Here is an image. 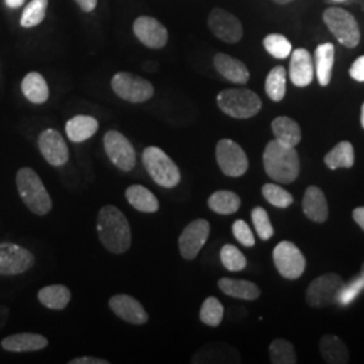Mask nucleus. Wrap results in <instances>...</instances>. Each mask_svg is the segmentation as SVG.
<instances>
[{
  "label": "nucleus",
  "instance_id": "obj_3",
  "mask_svg": "<svg viewBox=\"0 0 364 364\" xmlns=\"http://www.w3.org/2000/svg\"><path fill=\"white\" fill-rule=\"evenodd\" d=\"M16 186L27 208L38 216L52 210V198L38 174L30 168H22L16 174Z\"/></svg>",
  "mask_w": 364,
  "mask_h": 364
},
{
  "label": "nucleus",
  "instance_id": "obj_22",
  "mask_svg": "<svg viewBox=\"0 0 364 364\" xmlns=\"http://www.w3.org/2000/svg\"><path fill=\"white\" fill-rule=\"evenodd\" d=\"M335 63V46L333 43H321L314 53V69L318 84L321 87L329 85L332 80V70Z\"/></svg>",
  "mask_w": 364,
  "mask_h": 364
},
{
  "label": "nucleus",
  "instance_id": "obj_18",
  "mask_svg": "<svg viewBox=\"0 0 364 364\" xmlns=\"http://www.w3.org/2000/svg\"><path fill=\"white\" fill-rule=\"evenodd\" d=\"M290 68H289V76L291 82L299 87L305 88L312 84L314 77V64L312 57L308 50L297 49L290 54Z\"/></svg>",
  "mask_w": 364,
  "mask_h": 364
},
{
  "label": "nucleus",
  "instance_id": "obj_4",
  "mask_svg": "<svg viewBox=\"0 0 364 364\" xmlns=\"http://www.w3.org/2000/svg\"><path fill=\"white\" fill-rule=\"evenodd\" d=\"M144 168L153 181L162 188L171 189L181 181V173L174 161L164 150L156 146H149L142 154Z\"/></svg>",
  "mask_w": 364,
  "mask_h": 364
},
{
  "label": "nucleus",
  "instance_id": "obj_1",
  "mask_svg": "<svg viewBox=\"0 0 364 364\" xmlns=\"http://www.w3.org/2000/svg\"><path fill=\"white\" fill-rule=\"evenodd\" d=\"M97 234L102 245L109 252L123 254L131 246V228L129 220L120 209L105 205L97 215Z\"/></svg>",
  "mask_w": 364,
  "mask_h": 364
},
{
  "label": "nucleus",
  "instance_id": "obj_6",
  "mask_svg": "<svg viewBox=\"0 0 364 364\" xmlns=\"http://www.w3.org/2000/svg\"><path fill=\"white\" fill-rule=\"evenodd\" d=\"M323 18L329 31L343 46L353 49L359 45L360 28L352 14L338 7H331L324 11Z\"/></svg>",
  "mask_w": 364,
  "mask_h": 364
},
{
  "label": "nucleus",
  "instance_id": "obj_19",
  "mask_svg": "<svg viewBox=\"0 0 364 364\" xmlns=\"http://www.w3.org/2000/svg\"><path fill=\"white\" fill-rule=\"evenodd\" d=\"M302 209L305 216L314 223H326L329 216L326 195L320 188L314 185H311L305 191L302 198Z\"/></svg>",
  "mask_w": 364,
  "mask_h": 364
},
{
  "label": "nucleus",
  "instance_id": "obj_31",
  "mask_svg": "<svg viewBox=\"0 0 364 364\" xmlns=\"http://www.w3.org/2000/svg\"><path fill=\"white\" fill-rule=\"evenodd\" d=\"M240 197L231 191H218L208 198L210 210L219 215H232L240 208Z\"/></svg>",
  "mask_w": 364,
  "mask_h": 364
},
{
  "label": "nucleus",
  "instance_id": "obj_5",
  "mask_svg": "<svg viewBox=\"0 0 364 364\" xmlns=\"http://www.w3.org/2000/svg\"><path fill=\"white\" fill-rule=\"evenodd\" d=\"M218 105L224 114L235 119L255 117L262 108V100L257 93L246 88L224 90L218 95Z\"/></svg>",
  "mask_w": 364,
  "mask_h": 364
},
{
  "label": "nucleus",
  "instance_id": "obj_12",
  "mask_svg": "<svg viewBox=\"0 0 364 364\" xmlns=\"http://www.w3.org/2000/svg\"><path fill=\"white\" fill-rule=\"evenodd\" d=\"M210 234V224L204 219H197L189 223L182 231L178 239V247L182 258L186 260L195 259L205 246Z\"/></svg>",
  "mask_w": 364,
  "mask_h": 364
},
{
  "label": "nucleus",
  "instance_id": "obj_42",
  "mask_svg": "<svg viewBox=\"0 0 364 364\" xmlns=\"http://www.w3.org/2000/svg\"><path fill=\"white\" fill-rule=\"evenodd\" d=\"M350 76L359 82H364V55L355 60L350 68Z\"/></svg>",
  "mask_w": 364,
  "mask_h": 364
},
{
  "label": "nucleus",
  "instance_id": "obj_49",
  "mask_svg": "<svg viewBox=\"0 0 364 364\" xmlns=\"http://www.w3.org/2000/svg\"><path fill=\"white\" fill-rule=\"evenodd\" d=\"M332 1H336V3H344V1H348V0H332Z\"/></svg>",
  "mask_w": 364,
  "mask_h": 364
},
{
  "label": "nucleus",
  "instance_id": "obj_26",
  "mask_svg": "<svg viewBox=\"0 0 364 364\" xmlns=\"http://www.w3.org/2000/svg\"><path fill=\"white\" fill-rule=\"evenodd\" d=\"M320 353L326 363L346 364L350 362V351L346 343L335 335H326L321 338Z\"/></svg>",
  "mask_w": 364,
  "mask_h": 364
},
{
  "label": "nucleus",
  "instance_id": "obj_36",
  "mask_svg": "<svg viewBox=\"0 0 364 364\" xmlns=\"http://www.w3.org/2000/svg\"><path fill=\"white\" fill-rule=\"evenodd\" d=\"M262 195L273 207H277V208H289L294 201L291 193H289L287 191L278 186L277 183H264L262 186Z\"/></svg>",
  "mask_w": 364,
  "mask_h": 364
},
{
  "label": "nucleus",
  "instance_id": "obj_32",
  "mask_svg": "<svg viewBox=\"0 0 364 364\" xmlns=\"http://www.w3.org/2000/svg\"><path fill=\"white\" fill-rule=\"evenodd\" d=\"M264 90L273 102H281L287 95V69L278 65L270 70L266 77Z\"/></svg>",
  "mask_w": 364,
  "mask_h": 364
},
{
  "label": "nucleus",
  "instance_id": "obj_28",
  "mask_svg": "<svg viewBox=\"0 0 364 364\" xmlns=\"http://www.w3.org/2000/svg\"><path fill=\"white\" fill-rule=\"evenodd\" d=\"M126 198L130 203L132 208L144 212V213H154L159 209L158 198L153 192L142 185H131L126 191Z\"/></svg>",
  "mask_w": 364,
  "mask_h": 364
},
{
  "label": "nucleus",
  "instance_id": "obj_27",
  "mask_svg": "<svg viewBox=\"0 0 364 364\" xmlns=\"http://www.w3.org/2000/svg\"><path fill=\"white\" fill-rule=\"evenodd\" d=\"M22 92L28 102L34 105H42L49 99V85L46 80L38 72H31L22 81Z\"/></svg>",
  "mask_w": 364,
  "mask_h": 364
},
{
  "label": "nucleus",
  "instance_id": "obj_41",
  "mask_svg": "<svg viewBox=\"0 0 364 364\" xmlns=\"http://www.w3.org/2000/svg\"><path fill=\"white\" fill-rule=\"evenodd\" d=\"M232 234L242 246H245V247H254L255 246V237H254V234L250 230L246 221H235L232 224Z\"/></svg>",
  "mask_w": 364,
  "mask_h": 364
},
{
  "label": "nucleus",
  "instance_id": "obj_48",
  "mask_svg": "<svg viewBox=\"0 0 364 364\" xmlns=\"http://www.w3.org/2000/svg\"><path fill=\"white\" fill-rule=\"evenodd\" d=\"M360 122H362V127L364 129V103L362 105V117H360Z\"/></svg>",
  "mask_w": 364,
  "mask_h": 364
},
{
  "label": "nucleus",
  "instance_id": "obj_38",
  "mask_svg": "<svg viewBox=\"0 0 364 364\" xmlns=\"http://www.w3.org/2000/svg\"><path fill=\"white\" fill-rule=\"evenodd\" d=\"M263 46L266 52L272 54L274 58L285 60L291 54L290 41L281 34H270L263 39Z\"/></svg>",
  "mask_w": 364,
  "mask_h": 364
},
{
  "label": "nucleus",
  "instance_id": "obj_33",
  "mask_svg": "<svg viewBox=\"0 0 364 364\" xmlns=\"http://www.w3.org/2000/svg\"><path fill=\"white\" fill-rule=\"evenodd\" d=\"M269 352L273 364H296L299 362L294 346L285 338H275L270 344Z\"/></svg>",
  "mask_w": 364,
  "mask_h": 364
},
{
  "label": "nucleus",
  "instance_id": "obj_30",
  "mask_svg": "<svg viewBox=\"0 0 364 364\" xmlns=\"http://www.w3.org/2000/svg\"><path fill=\"white\" fill-rule=\"evenodd\" d=\"M326 168L331 170L350 169L355 164V150L351 142H338L324 158Z\"/></svg>",
  "mask_w": 364,
  "mask_h": 364
},
{
  "label": "nucleus",
  "instance_id": "obj_29",
  "mask_svg": "<svg viewBox=\"0 0 364 364\" xmlns=\"http://www.w3.org/2000/svg\"><path fill=\"white\" fill-rule=\"evenodd\" d=\"M72 294L70 290L64 285H50L43 287L38 291L39 302L54 311H63L70 302Z\"/></svg>",
  "mask_w": 364,
  "mask_h": 364
},
{
  "label": "nucleus",
  "instance_id": "obj_16",
  "mask_svg": "<svg viewBox=\"0 0 364 364\" xmlns=\"http://www.w3.org/2000/svg\"><path fill=\"white\" fill-rule=\"evenodd\" d=\"M41 154L52 166H64L69 159V150L63 135L54 129L42 131L38 138Z\"/></svg>",
  "mask_w": 364,
  "mask_h": 364
},
{
  "label": "nucleus",
  "instance_id": "obj_44",
  "mask_svg": "<svg viewBox=\"0 0 364 364\" xmlns=\"http://www.w3.org/2000/svg\"><path fill=\"white\" fill-rule=\"evenodd\" d=\"M75 1L80 6V9L85 13H92L97 6V0H75Z\"/></svg>",
  "mask_w": 364,
  "mask_h": 364
},
{
  "label": "nucleus",
  "instance_id": "obj_39",
  "mask_svg": "<svg viewBox=\"0 0 364 364\" xmlns=\"http://www.w3.org/2000/svg\"><path fill=\"white\" fill-rule=\"evenodd\" d=\"M251 220L255 227V231L262 240H269L274 235V228L269 213L262 207H255L251 212Z\"/></svg>",
  "mask_w": 364,
  "mask_h": 364
},
{
  "label": "nucleus",
  "instance_id": "obj_43",
  "mask_svg": "<svg viewBox=\"0 0 364 364\" xmlns=\"http://www.w3.org/2000/svg\"><path fill=\"white\" fill-rule=\"evenodd\" d=\"M69 364H109L105 359H99V358H91V356H84V358H76L70 360Z\"/></svg>",
  "mask_w": 364,
  "mask_h": 364
},
{
  "label": "nucleus",
  "instance_id": "obj_40",
  "mask_svg": "<svg viewBox=\"0 0 364 364\" xmlns=\"http://www.w3.org/2000/svg\"><path fill=\"white\" fill-rule=\"evenodd\" d=\"M364 290V275H359L355 279H352L351 282L344 284L340 294H338V302L340 306H348L351 302L358 299V296Z\"/></svg>",
  "mask_w": 364,
  "mask_h": 364
},
{
  "label": "nucleus",
  "instance_id": "obj_34",
  "mask_svg": "<svg viewBox=\"0 0 364 364\" xmlns=\"http://www.w3.org/2000/svg\"><path fill=\"white\" fill-rule=\"evenodd\" d=\"M224 317V306L216 297H208L204 301L201 309H200V320L205 326H219Z\"/></svg>",
  "mask_w": 364,
  "mask_h": 364
},
{
  "label": "nucleus",
  "instance_id": "obj_14",
  "mask_svg": "<svg viewBox=\"0 0 364 364\" xmlns=\"http://www.w3.org/2000/svg\"><path fill=\"white\" fill-rule=\"evenodd\" d=\"M208 26L213 36L227 43H236L243 37V26L240 21L223 9H213L210 11Z\"/></svg>",
  "mask_w": 364,
  "mask_h": 364
},
{
  "label": "nucleus",
  "instance_id": "obj_8",
  "mask_svg": "<svg viewBox=\"0 0 364 364\" xmlns=\"http://www.w3.org/2000/svg\"><path fill=\"white\" fill-rule=\"evenodd\" d=\"M343 285L344 281L338 274L328 273L317 277L306 289V304L317 309L336 304Z\"/></svg>",
  "mask_w": 364,
  "mask_h": 364
},
{
  "label": "nucleus",
  "instance_id": "obj_10",
  "mask_svg": "<svg viewBox=\"0 0 364 364\" xmlns=\"http://www.w3.org/2000/svg\"><path fill=\"white\" fill-rule=\"evenodd\" d=\"M216 161L221 171L228 177H240L248 170L247 154L231 139H221L218 142Z\"/></svg>",
  "mask_w": 364,
  "mask_h": 364
},
{
  "label": "nucleus",
  "instance_id": "obj_7",
  "mask_svg": "<svg viewBox=\"0 0 364 364\" xmlns=\"http://www.w3.org/2000/svg\"><path fill=\"white\" fill-rule=\"evenodd\" d=\"M111 85L120 99L130 103H144L154 95V87L150 81L129 72L117 73Z\"/></svg>",
  "mask_w": 364,
  "mask_h": 364
},
{
  "label": "nucleus",
  "instance_id": "obj_37",
  "mask_svg": "<svg viewBox=\"0 0 364 364\" xmlns=\"http://www.w3.org/2000/svg\"><path fill=\"white\" fill-rule=\"evenodd\" d=\"M223 266L230 272H242L247 267V259L243 252L234 245H225L220 251Z\"/></svg>",
  "mask_w": 364,
  "mask_h": 364
},
{
  "label": "nucleus",
  "instance_id": "obj_17",
  "mask_svg": "<svg viewBox=\"0 0 364 364\" xmlns=\"http://www.w3.org/2000/svg\"><path fill=\"white\" fill-rule=\"evenodd\" d=\"M111 311L134 326H144L149 321V314L144 311L142 304L129 294H117L109 299Z\"/></svg>",
  "mask_w": 364,
  "mask_h": 364
},
{
  "label": "nucleus",
  "instance_id": "obj_45",
  "mask_svg": "<svg viewBox=\"0 0 364 364\" xmlns=\"http://www.w3.org/2000/svg\"><path fill=\"white\" fill-rule=\"evenodd\" d=\"M352 218L364 231V207H359L352 212Z\"/></svg>",
  "mask_w": 364,
  "mask_h": 364
},
{
  "label": "nucleus",
  "instance_id": "obj_20",
  "mask_svg": "<svg viewBox=\"0 0 364 364\" xmlns=\"http://www.w3.org/2000/svg\"><path fill=\"white\" fill-rule=\"evenodd\" d=\"M213 65L223 77L227 78L228 81L235 82V84L243 85L250 80L247 66L245 65L242 61L236 60L225 53H218L215 55Z\"/></svg>",
  "mask_w": 364,
  "mask_h": 364
},
{
  "label": "nucleus",
  "instance_id": "obj_2",
  "mask_svg": "<svg viewBox=\"0 0 364 364\" xmlns=\"http://www.w3.org/2000/svg\"><path fill=\"white\" fill-rule=\"evenodd\" d=\"M266 174L278 183H291L299 176V156L296 147H290L274 139L263 153Z\"/></svg>",
  "mask_w": 364,
  "mask_h": 364
},
{
  "label": "nucleus",
  "instance_id": "obj_50",
  "mask_svg": "<svg viewBox=\"0 0 364 364\" xmlns=\"http://www.w3.org/2000/svg\"><path fill=\"white\" fill-rule=\"evenodd\" d=\"M362 275H364V262H363V264H362Z\"/></svg>",
  "mask_w": 364,
  "mask_h": 364
},
{
  "label": "nucleus",
  "instance_id": "obj_35",
  "mask_svg": "<svg viewBox=\"0 0 364 364\" xmlns=\"http://www.w3.org/2000/svg\"><path fill=\"white\" fill-rule=\"evenodd\" d=\"M49 0H31L27 4L21 18V25L23 27L38 26L46 16Z\"/></svg>",
  "mask_w": 364,
  "mask_h": 364
},
{
  "label": "nucleus",
  "instance_id": "obj_11",
  "mask_svg": "<svg viewBox=\"0 0 364 364\" xmlns=\"http://www.w3.org/2000/svg\"><path fill=\"white\" fill-rule=\"evenodd\" d=\"M105 149L109 161L123 171H131L136 164L135 149L119 131H108L105 135Z\"/></svg>",
  "mask_w": 364,
  "mask_h": 364
},
{
  "label": "nucleus",
  "instance_id": "obj_23",
  "mask_svg": "<svg viewBox=\"0 0 364 364\" xmlns=\"http://www.w3.org/2000/svg\"><path fill=\"white\" fill-rule=\"evenodd\" d=\"M66 135L75 142L81 144L92 138L99 130V122L95 117L87 115H77L68 120L66 123Z\"/></svg>",
  "mask_w": 364,
  "mask_h": 364
},
{
  "label": "nucleus",
  "instance_id": "obj_15",
  "mask_svg": "<svg viewBox=\"0 0 364 364\" xmlns=\"http://www.w3.org/2000/svg\"><path fill=\"white\" fill-rule=\"evenodd\" d=\"M135 37L150 49H162L169 39L166 27L151 16H139L134 22Z\"/></svg>",
  "mask_w": 364,
  "mask_h": 364
},
{
  "label": "nucleus",
  "instance_id": "obj_13",
  "mask_svg": "<svg viewBox=\"0 0 364 364\" xmlns=\"http://www.w3.org/2000/svg\"><path fill=\"white\" fill-rule=\"evenodd\" d=\"M36 263L34 255L14 243H0V275L26 273Z\"/></svg>",
  "mask_w": 364,
  "mask_h": 364
},
{
  "label": "nucleus",
  "instance_id": "obj_46",
  "mask_svg": "<svg viewBox=\"0 0 364 364\" xmlns=\"http://www.w3.org/2000/svg\"><path fill=\"white\" fill-rule=\"evenodd\" d=\"M4 1L10 9H18L25 3V0H4Z\"/></svg>",
  "mask_w": 364,
  "mask_h": 364
},
{
  "label": "nucleus",
  "instance_id": "obj_24",
  "mask_svg": "<svg viewBox=\"0 0 364 364\" xmlns=\"http://www.w3.org/2000/svg\"><path fill=\"white\" fill-rule=\"evenodd\" d=\"M219 289L224 294L234 299L245 301H255L260 297V289L254 282L246 279H234V278H221L218 282Z\"/></svg>",
  "mask_w": 364,
  "mask_h": 364
},
{
  "label": "nucleus",
  "instance_id": "obj_21",
  "mask_svg": "<svg viewBox=\"0 0 364 364\" xmlns=\"http://www.w3.org/2000/svg\"><path fill=\"white\" fill-rule=\"evenodd\" d=\"M48 338L38 333H16L1 341L3 350L10 352H34L48 347Z\"/></svg>",
  "mask_w": 364,
  "mask_h": 364
},
{
  "label": "nucleus",
  "instance_id": "obj_47",
  "mask_svg": "<svg viewBox=\"0 0 364 364\" xmlns=\"http://www.w3.org/2000/svg\"><path fill=\"white\" fill-rule=\"evenodd\" d=\"M273 1L277 4H287V3H291L293 0H273Z\"/></svg>",
  "mask_w": 364,
  "mask_h": 364
},
{
  "label": "nucleus",
  "instance_id": "obj_9",
  "mask_svg": "<svg viewBox=\"0 0 364 364\" xmlns=\"http://www.w3.org/2000/svg\"><path fill=\"white\" fill-rule=\"evenodd\" d=\"M274 264L284 278L297 279L306 267V259L294 243L284 240L278 243L273 251Z\"/></svg>",
  "mask_w": 364,
  "mask_h": 364
},
{
  "label": "nucleus",
  "instance_id": "obj_25",
  "mask_svg": "<svg viewBox=\"0 0 364 364\" xmlns=\"http://www.w3.org/2000/svg\"><path fill=\"white\" fill-rule=\"evenodd\" d=\"M274 136L278 142L287 144L290 147H296L301 142V129L299 124L291 117H275L272 123Z\"/></svg>",
  "mask_w": 364,
  "mask_h": 364
}]
</instances>
